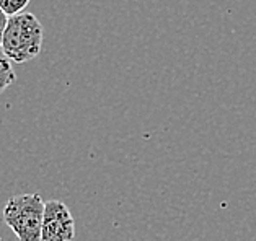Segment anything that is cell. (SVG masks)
Masks as SVG:
<instances>
[{
    "label": "cell",
    "instance_id": "1",
    "mask_svg": "<svg viewBox=\"0 0 256 241\" xmlns=\"http://www.w3.org/2000/svg\"><path fill=\"white\" fill-rule=\"evenodd\" d=\"M42 39H44V28L40 18L30 11H23L20 15L8 18L0 49L12 62L24 64L41 54Z\"/></svg>",
    "mask_w": 256,
    "mask_h": 241
},
{
    "label": "cell",
    "instance_id": "2",
    "mask_svg": "<svg viewBox=\"0 0 256 241\" xmlns=\"http://www.w3.org/2000/svg\"><path fill=\"white\" fill-rule=\"evenodd\" d=\"M44 206L40 193L18 194L5 204L2 219L18 241H41Z\"/></svg>",
    "mask_w": 256,
    "mask_h": 241
},
{
    "label": "cell",
    "instance_id": "3",
    "mask_svg": "<svg viewBox=\"0 0 256 241\" xmlns=\"http://www.w3.org/2000/svg\"><path fill=\"white\" fill-rule=\"evenodd\" d=\"M76 240V219L70 209L62 201L51 199L44 206L41 241H74Z\"/></svg>",
    "mask_w": 256,
    "mask_h": 241
},
{
    "label": "cell",
    "instance_id": "4",
    "mask_svg": "<svg viewBox=\"0 0 256 241\" xmlns=\"http://www.w3.org/2000/svg\"><path fill=\"white\" fill-rule=\"evenodd\" d=\"M16 73L12 65V60L4 54V51L0 49V95L8 88L12 83H15Z\"/></svg>",
    "mask_w": 256,
    "mask_h": 241
},
{
    "label": "cell",
    "instance_id": "5",
    "mask_svg": "<svg viewBox=\"0 0 256 241\" xmlns=\"http://www.w3.org/2000/svg\"><path fill=\"white\" fill-rule=\"evenodd\" d=\"M31 0H0V10L8 18L23 13V10L28 7Z\"/></svg>",
    "mask_w": 256,
    "mask_h": 241
},
{
    "label": "cell",
    "instance_id": "6",
    "mask_svg": "<svg viewBox=\"0 0 256 241\" xmlns=\"http://www.w3.org/2000/svg\"><path fill=\"white\" fill-rule=\"evenodd\" d=\"M7 23H8V16L0 10V47H2V39H4L5 29H7Z\"/></svg>",
    "mask_w": 256,
    "mask_h": 241
},
{
    "label": "cell",
    "instance_id": "7",
    "mask_svg": "<svg viewBox=\"0 0 256 241\" xmlns=\"http://www.w3.org/2000/svg\"><path fill=\"white\" fill-rule=\"evenodd\" d=\"M0 241H2V240H0Z\"/></svg>",
    "mask_w": 256,
    "mask_h": 241
}]
</instances>
